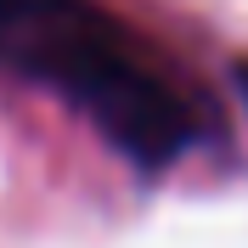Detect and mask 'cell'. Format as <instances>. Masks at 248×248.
Here are the masks:
<instances>
[{"label":"cell","instance_id":"obj_2","mask_svg":"<svg viewBox=\"0 0 248 248\" xmlns=\"http://www.w3.org/2000/svg\"><path fill=\"white\" fill-rule=\"evenodd\" d=\"M243 96H248V68H243Z\"/></svg>","mask_w":248,"mask_h":248},{"label":"cell","instance_id":"obj_1","mask_svg":"<svg viewBox=\"0 0 248 248\" xmlns=\"http://www.w3.org/2000/svg\"><path fill=\"white\" fill-rule=\"evenodd\" d=\"M0 62L62 91L147 170L198 141V108L91 0H0Z\"/></svg>","mask_w":248,"mask_h":248}]
</instances>
